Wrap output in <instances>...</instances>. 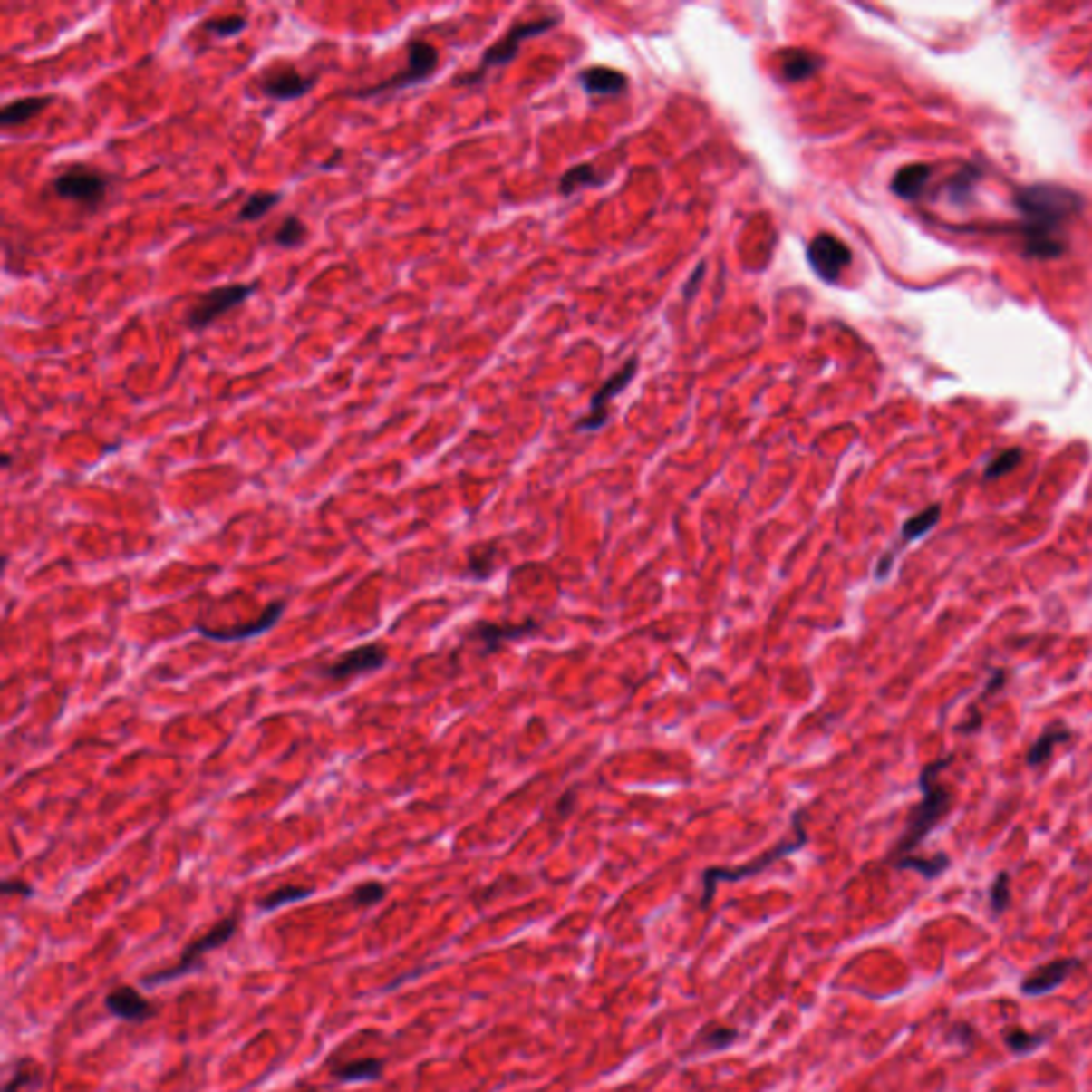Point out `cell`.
<instances>
[{"label": "cell", "mask_w": 1092, "mask_h": 1092, "mask_svg": "<svg viewBox=\"0 0 1092 1092\" xmlns=\"http://www.w3.org/2000/svg\"><path fill=\"white\" fill-rule=\"evenodd\" d=\"M1030 256L1054 258L1063 252L1058 228L1082 208V198L1063 186H1029L1016 192Z\"/></svg>", "instance_id": "1"}, {"label": "cell", "mask_w": 1092, "mask_h": 1092, "mask_svg": "<svg viewBox=\"0 0 1092 1092\" xmlns=\"http://www.w3.org/2000/svg\"><path fill=\"white\" fill-rule=\"evenodd\" d=\"M950 764L952 759H941L937 764L926 766L924 772L920 775V788L922 792H924V798H922L920 805L911 813L907 828H904L903 836L898 838L894 852H892L888 862L909 855L928 835H931L934 826L947 816V811H950L952 807V794L950 789L937 781V775Z\"/></svg>", "instance_id": "2"}, {"label": "cell", "mask_w": 1092, "mask_h": 1092, "mask_svg": "<svg viewBox=\"0 0 1092 1092\" xmlns=\"http://www.w3.org/2000/svg\"><path fill=\"white\" fill-rule=\"evenodd\" d=\"M802 819H805V808H800V811H796L792 816V828L794 835L792 838H786V841L777 843L775 847L768 849V852L759 855V858L747 862V865L740 866H710L707 871L702 873V896H700V907L707 909L710 901H713L717 884L720 882H743V879L756 877V875L764 873L766 868H770L775 862H779L786 858V855H792L802 849L808 841V835L805 830V826H802Z\"/></svg>", "instance_id": "3"}, {"label": "cell", "mask_w": 1092, "mask_h": 1092, "mask_svg": "<svg viewBox=\"0 0 1092 1092\" xmlns=\"http://www.w3.org/2000/svg\"><path fill=\"white\" fill-rule=\"evenodd\" d=\"M438 64L440 52L436 50V45H431L430 41L425 39H410L406 43V64H403V69L397 71L395 75L386 77L382 82L354 90L353 96H357V99H372V96L395 94L400 92V90L419 86V83L427 82L436 73Z\"/></svg>", "instance_id": "4"}, {"label": "cell", "mask_w": 1092, "mask_h": 1092, "mask_svg": "<svg viewBox=\"0 0 1092 1092\" xmlns=\"http://www.w3.org/2000/svg\"><path fill=\"white\" fill-rule=\"evenodd\" d=\"M111 184L113 178L110 173L86 162H73L52 179V190L63 201L80 203L88 211H96L105 203Z\"/></svg>", "instance_id": "5"}, {"label": "cell", "mask_w": 1092, "mask_h": 1092, "mask_svg": "<svg viewBox=\"0 0 1092 1092\" xmlns=\"http://www.w3.org/2000/svg\"><path fill=\"white\" fill-rule=\"evenodd\" d=\"M237 915H228V918L216 922L214 926L209 928L208 933L203 934V937H198L192 941V943L186 945V950L182 952V958H179L178 964H173V967L169 969H160L154 971V973H150L148 977H143V986H160V983H169L179 980V977L195 973L197 969L203 967V956L209 954L211 950H218V947L227 945L231 937L237 931Z\"/></svg>", "instance_id": "6"}, {"label": "cell", "mask_w": 1092, "mask_h": 1092, "mask_svg": "<svg viewBox=\"0 0 1092 1092\" xmlns=\"http://www.w3.org/2000/svg\"><path fill=\"white\" fill-rule=\"evenodd\" d=\"M557 20L555 17H546V20H538V22H523V24H515L508 33L504 34L502 39L498 41V43H493L491 47H487V52L482 53L480 64L476 66L472 73L468 75H459L455 80V86H476L488 69H493V66H504L512 63V60L517 58L518 50H521L523 41L538 37V34L546 33L548 28H553Z\"/></svg>", "instance_id": "7"}, {"label": "cell", "mask_w": 1092, "mask_h": 1092, "mask_svg": "<svg viewBox=\"0 0 1092 1092\" xmlns=\"http://www.w3.org/2000/svg\"><path fill=\"white\" fill-rule=\"evenodd\" d=\"M256 293V285H225L214 286L197 299L186 316V327L192 331L208 329L220 316L246 304Z\"/></svg>", "instance_id": "8"}, {"label": "cell", "mask_w": 1092, "mask_h": 1092, "mask_svg": "<svg viewBox=\"0 0 1092 1092\" xmlns=\"http://www.w3.org/2000/svg\"><path fill=\"white\" fill-rule=\"evenodd\" d=\"M389 663V651L382 643H367L361 647L348 649L337 657V660L318 666L316 677L333 681V683H343V681L357 677V674H367L382 671Z\"/></svg>", "instance_id": "9"}, {"label": "cell", "mask_w": 1092, "mask_h": 1092, "mask_svg": "<svg viewBox=\"0 0 1092 1092\" xmlns=\"http://www.w3.org/2000/svg\"><path fill=\"white\" fill-rule=\"evenodd\" d=\"M316 75H304L293 63L267 64L256 77V88L275 102L297 101L310 92Z\"/></svg>", "instance_id": "10"}, {"label": "cell", "mask_w": 1092, "mask_h": 1092, "mask_svg": "<svg viewBox=\"0 0 1092 1092\" xmlns=\"http://www.w3.org/2000/svg\"><path fill=\"white\" fill-rule=\"evenodd\" d=\"M807 258L819 280L836 285L841 280L843 271L852 265V250L832 233H819L808 244Z\"/></svg>", "instance_id": "11"}, {"label": "cell", "mask_w": 1092, "mask_h": 1092, "mask_svg": "<svg viewBox=\"0 0 1092 1092\" xmlns=\"http://www.w3.org/2000/svg\"><path fill=\"white\" fill-rule=\"evenodd\" d=\"M1082 967L1079 958H1054L1046 964L1035 967L1018 983V992L1027 999H1039L1052 994L1069 981V977Z\"/></svg>", "instance_id": "12"}, {"label": "cell", "mask_w": 1092, "mask_h": 1092, "mask_svg": "<svg viewBox=\"0 0 1092 1092\" xmlns=\"http://www.w3.org/2000/svg\"><path fill=\"white\" fill-rule=\"evenodd\" d=\"M285 613H286V600H275V602H271V604L265 606V611L258 614L256 619L248 621V623L222 627V630H211V627L197 623L195 630L198 632V636L208 638V641H214V643H244V641H250V638H255V636H261V633H265V632H269L271 627L277 623V621L285 617Z\"/></svg>", "instance_id": "13"}, {"label": "cell", "mask_w": 1092, "mask_h": 1092, "mask_svg": "<svg viewBox=\"0 0 1092 1092\" xmlns=\"http://www.w3.org/2000/svg\"><path fill=\"white\" fill-rule=\"evenodd\" d=\"M638 363L636 361H630V363H625L621 370L614 373V376L608 380L606 384L600 386V391L591 397L589 403V414L585 416V419L578 420L576 430L578 431H597L600 427H604V422L608 419V406H611V401L617 397L619 393H623V391L630 386V382L636 376Z\"/></svg>", "instance_id": "14"}, {"label": "cell", "mask_w": 1092, "mask_h": 1092, "mask_svg": "<svg viewBox=\"0 0 1092 1092\" xmlns=\"http://www.w3.org/2000/svg\"><path fill=\"white\" fill-rule=\"evenodd\" d=\"M540 621L527 619L523 623H487V621H476L469 627L466 638L482 644V655L498 653L506 643L521 641V638L532 636L540 630Z\"/></svg>", "instance_id": "15"}, {"label": "cell", "mask_w": 1092, "mask_h": 1092, "mask_svg": "<svg viewBox=\"0 0 1092 1092\" xmlns=\"http://www.w3.org/2000/svg\"><path fill=\"white\" fill-rule=\"evenodd\" d=\"M105 1005L113 1016L126 1022H146L154 1016V1005L130 986H120L105 997Z\"/></svg>", "instance_id": "16"}, {"label": "cell", "mask_w": 1092, "mask_h": 1092, "mask_svg": "<svg viewBox=\"0 0 1092 1092\" xmlns=\"http://www.w3.org/2000/svg\"><path fill=\"white\" fill-rule=\"evenodd\" d=\"M1054 1035H1056V1024H1048V1027L1041 1030H1027L1022 1027H1010L1000 1033L1005 1048L1010 1049L1013 1056L1035 1054L1037 1049H1041L1043 1046H1046V1043L1052 1039Z\"/></svg>", "instance_id": "17"}, {"label": "cell", "mask_w": 1092, "mask_h": 1092, "mask_svg": "<svg viewBox=\"0 0 1092 1092\" xmlns=\"http://www.w3.org/2000/svg\"><path fill=\"white\" fill-rule=\"evenodd\" d=\"M578 82L589 94L597 96H614L621 94L627 86V77L621 71L608 69V66H591L578 75Z\"/></svg>", "instance_id": "18"}, {"label": "cell", "mask_w": 1092, "mask_h": 1092, "mask_svg": "<svg viewBox=\"0 0 1092 1092\" xmlns=\"http://www.w3.org/2000/svg\"><path fill=\"white\" fill-rule=\"evenodd\" d=\"M52 102H53V96H50V94L22 96V99L11 101L3 107V111H0V124L3 126L26 124L28 120L37 118L39 113H43L47 107L52 105Z\"/></svg>", "instance_id": "19"}, {"label": "cell", "mask_w": 1092, "mask_h": 1092, "mask_svg": "<svg viewBox=\"0 0 1092 1092\" xmlns=\"http://www.w3.org/2000/svg\"><path fill=\"white\" fill-rule=\"evenodd\" d=\"M931 167L928 165H907L898 169V173L892 178V192L904 201H915L924 192L928 179H931Z\"/></svg>", "instance_id": "20"}, {"label": "cell", "mask_w": 1092, "mask_h": 1092, "mask_svg": "<svg viewBox=\"0 0 1092 1092\" xmlns=\"http://www.w3.org/2000/svg\"><path fill=\"white\" fill-rule=\"evenodd\" d=\"M824 60L813 52L786 50L781 53V73L788 82H805L816 75Z\"/></svg>", "instance_id": "21"}, {"label": "cell", "mask_w": 1092, "mask_h": 1092, "mask_svg": "<svg viewBox=\"0 0 1092 1092\" xmlns=\"http://www.w3.org/2000/svg\"><path fill=\"white\" fill-rule=\"evenodd\" d=\"M384 1063L378 1058H363V1060H354V1063H346L340 1067H333L331 1069V1076L335 1079H340V1082H373V1079H378L382 1076Z\"/></svg>", "instance_id": "22"}, {"label": "cell", "mask_w": 1092, "mask_h": 1092, "mask_svg": "<svg viewBox=\"0 0 1092 1092\" xmlns=\"http://www.w3.org/2000/svg\"><path fill=\"white\" fill-rule=\"evenodd\" d=\"M890 865L898 868V871L920 873L924 879H937L939 875H943L947 868H950V858H947L945 854H937V855H933V858H915V855H904V858H898L894 862H890Z\"/></svg>", "instance_id": "23"}, {"label": "cell", "mask_w": 1092, "mask_h": 1092, "mask_svg": "<svg viewBox=\"0 0 1092 1092\" xmlns=\"http://www.w3.org/2000/svg\"><path fill=\"white\" fill-rule=\"evenodd\" d=\"M606 182L604 175L594 165H576L561 175L559 192L561 195H572V192L585 188V186H602Z\"/></svg>", "instance_id": "24"}, {"label": "cell", "mask_w": 1092, "mask_h": 1092, "mask_svg": "<svg viewBox=\"0 0 1092 1092\" xmlns=\"http://www.w3.org/2000/svg\"><path fill=\"white\" fill-rule=\"evenodd\" d=\"M282 197H285L282 192H265V190L252 192V195L246 198L244 203H241L237 220L239 222H255V220L265 218V216H267L269 211L282 201Z\"/></svg>", "instance_id": "25"}, {"label": "cell", "mask_w": 1092, "mask_h": 1092, "mask_svg": "<svg viewBox=\"0 0 1092 1092\" xmlns=\"http://www.w3.org/2000/svg\"><path fill=\"white\" fill-rule=\"evenodd\" d=\"M496 542L474 546L468 557V576L472 578V581H487V578L493 575V570H496Z\"/></svg>", "instance_id": "26"}, {"label": "cell", "mask_w": 1092, "mask_h": 1092, "mask_svg": "<svg viewBox=\"0 0 1092 1092\" xmlns=\"http://www.w3.org/2000/svg\"><path fill=\"white\" fill-rule=\"evenodd\" d=\"M736 1039H739V1030L736 1029L704 1027L693 1039V1048H700L702 1052H721V1049L734 1046Z\"/></svg>", "instance_id": "27"}, {"label": "cell", "mask_w": 1092, "mask_h": 1092, "mask_svg": "<svg viewBox=\"0 0 1092 1092\" xmlns=\"http://www.w3.org/2000/svg\"><path fill=\"white\" fill-rule=\"evenodd\" d=\"M307 235V227L304 225V220L299 218V216H286L285 220L280 222V227L275 228V233L271 235V244L277 246V248H297L305 241Z\"/></svg>", "instance_id": "28"}, {"label": "cell", "mask_w": 1092, "mask_h": 1092, "mask_svg": "<svg viewBox=\"0 0 1092 1092\" xmlns=\"http://www.w3.org/2000/svg\"><path fill=\"white\" fill-rule=\"evenodd\" d=\"M312 894H314V890L305 888V885H282V888H277L274 892H269V894H265L263 898H258L256 904L261 911H274L277 907H282V904L305 901V898H310Z\"/></svg>", "instance_id": "29"}, {"label": "cell", "mask_w": 1092, "mask_h": 1092, "mask_svg": "<svg viewBox=\"0 0 1092 1092\" xmlns=\"http://www.w3.org/2000/svg\"><path fill=\"white\" fill-rule=\"evenodd\" d=\"M1069 736H1071V734L1067 732L1065 728H1060V726H1058V728H1049V730H1046V732H1043V734L1039 736V739H1037V743H1035L1033 747H1030V751H1029V764H1030V766H1039V764L1046 762V759H1048L1049 756H1052L1054 747L1058 745V743H1063V740L1069 739Z\"/></svg>", "instance_id": "30"}, {"label": "cell", "mask_w": 1092, "mask_h": 1092, "mask_svg": "<svg viewBox=\"0 0 1092 1092\" xmlns=\"http://www.w3.org/2000/svg\"><path fill=\"white\" fill-rule=\"evenodd\" d=\"M939 517H941V508H939V506H931V508L922 510L920 515L911 517L909 521L903 525V529H901V538H903L904 545H907V542H911V540H918L924 534L931 532L934 525L939 523Z\"/></svg>", "instance_id": "31"}, {"label": "cell", "mask_w": 1092, "mask_h": 1092, "mask_svg": "<svg viewBox=\"0 0 1092 1092\" xmlns=\"http://www.w3.org/2000/svg\"><path fill=\"white\" fill-rule=\"evenodd\" d=\"M205 33L214 34V37H235L248 28V17L246 15H225V17H211L205 20L201 26Z\"/></svg>", "instance_id": "32"}, {"label": "cell", "mask_w": 1092, "mask_h": 1092, "mask_svg": "<svg viewBox=\"0 0 1092 1092\" xmlns=\"http://www.w3.org/2000/svg\"><path fill=\"white\" fill-rule=\"evenodd\" d=\"M1011 903V877L1010 873H999L991 884V911L994 918L1003 915Z\"/></svg>", "instance_id": "33"}, {"label": "cell", "mask_w": 1092, "mask_h": 1092, "mask_svg": "<svg viewBox=\"0 0 1092 1092\" xmlns=\"http://www.w3.org/2000/svg\"><path fill=\"white\" fill-rule=\"evenodd\" d=\"M384 896H386L384 884L365 882L353 890V894H350V903L357 904V907H372V904H378L380 901H384Z\"/></svg>", "instance_id": "34"}, {"label": "cell", "mask_w": 1092, "mask_h": 1092, "mask_svg": "<svg viewBox=\"0 0 1092 1092\" xmlns=\"http://www.w3.org/2000/svg\"><path fill=\"white\" fill-rule=\"evenodd\" d=\"M1020 461H1022V450H1020V449L1005 450V452H1000L997 459L991 461V466L986 468V472H983V476H986L988 480L1000 478V476H1005L1007 472H1011V469L1016 468Z\"/></svg>", "instance_id": "35"}, {"label": "cell", "mask_w": 1092, "mask_h": 1092, "mask_svg": "<svg viewBox=\"0 0 1092 1092\" xmlns=\"http://www.w3.org/2000/svg\"><path fill=\"white\" fill-rule=\"evenodd\" d=\"M947 1039L958 1043V1046L962 1048H973V1043L977 1039V1030L971 1022L967 1020H958L950 1027V1033H947Z\"/></svg>", "instance_id": "36"}, {"label": "cell", "mask_w": 1092, "mask_h": 1092, "mask_svg": "<svg viewBox=\"0 0 1092 1092\" xmlns=\"http://www.w3.org/2000/svg\"><path fill=\"white\" fill-rule=\"evenodd\" d=\"M977 179V171L975 169H967V171H962L961 175H956L954 179H952L950 186H947V192H950V197L958 201V198H962V195H967V192L973 188V182Z\"/></svg>", "instance_id": "37"}, {"label": "cell", "mask_w": 1092, "mask_h": 1092, "mask_svg": "<svg viewBox=\"0 0 1092 1092\" xmlns=\"http://www.w3.org/2000/svg\"><path fill=\"white\" fill-rule=\"evenodd\" d=\"M3 892L5 894L33 896V888H30L26 882H22V879H7V882L3 884Z\"/></svg>", "instance_id": "38"}, {"label": "cell", "mask_w": 1092, "mask_h": 1092, "mask_svg": "<svg viewBox=\"0 0 1092 1092\" xmlns=\"http://www.w3.org/2000/svg\"><path fill=\"white\" fill-rule=\"evenodd\" d=\"M9 466H11V455H9V452H5V455H3V468L7 469Z\"/></svg>", "instance_id": "39"}]
</instances>
